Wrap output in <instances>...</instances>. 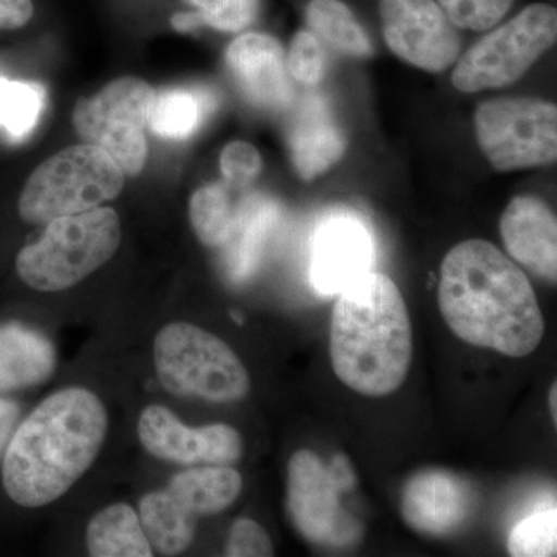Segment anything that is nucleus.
<instances>
[{
	"label": "nucleus",
	"mask_w": 557,
	"mask_h": 557,
	"mask_svg": "<svg viewBox=\"0 0 557 557\" xmlns=\"http://www.w3.org/2000/svg\"><path fill=\"white\" fill-rule=\"evenodd\" d=\"M556 39L555 7L533 3L461 54L453 84L467 94L511 86L555 46Z\"/></svg>",
	"instance_id": "8"
},
{
	"label": "nucleus",
	"mask_w": 557,
	"mask_h": 557,
	"mask_svg": "<svg viewBox=\"0 0 557 557\" xmlns=\"http://www.w3.org/2000/svg\"><path fill=\"white\" fill-rule=\"evenodd\" d=\"M139 522L150 545L163 556H177L193 544L197 520L166 493L156 491L139 502Z\"/></svg>",
	"instance_id": "21"
},
{
	"label": "nucleus",
	"mask_w": 557,
	"mask_h": 557,
	"mask_svg": "<svg viewBox=\"0 0 557 557\" xmlns=\"http://www.w3.org/2000/svg\"><path fill=\"white\" fill-rule=\"evenodd\" d=\"M138 437L150 456L185 467H231L244 456V438L236 429L222 423L189 428L160 405L143 410Z\"/></svg>",
	"instance_id": "12"
},
{
	"label": "nucleus",
	"mask_w": 557,
	"mask_h": 557,
	"mask_svg": "<svg viewBox=\"0 0 557 557\" xmlns=\"http://www.w3.org/2000/svg\"><path fill=\"white\" fill-rule=\"evenodd\" d=\"M442 10L458 28L483 32L494 27L515 0H438Z\"/></svg>",
	"instance_id": "28"
},
{
	"label": "nucleus",
	"mask_w": 557,
	"mask_h": 557,
	"mask_svg": "<svg viewBox=\"0 0 557 557\" xmlns=\"http://www.w3.org/2000/svg\"><path fill=\"white\" fill-rule=\"evenodd\" d=\"M226 65L249 101L282 109L293 101L287 57L281 44L265 33H245L226 49Z\"/></svg>",
	"instance_id": "15"
},
{
	"label": "nucleus",
	"mask_w": 557,
	"mask_h": 557,
	"mask_svg": "<svg viewBox=\"0 0 557 557\" xmlns=\"http://www.w3.org/2000/svg\"><path fill=\"white\" fill-rule=\"evenodd\" d=\"M35 14L33 0H0V30L25 27Z\"/></svg>",
	"instance_id": "32"
},
{
	"label": "nucleus",
	"mask_w": 557,
	"mask_h": 557,
	"mask_svg": "<svg viewBox=\"0 0 557 557\" xmlns=\"http://www.w3.org/2000/svg\"><path fill=\"white\" fill-rule=\"evenodd\" d=\"M500 236L512 259L548 284L557 282V220L537 197L509 201L500 219Z\"/></svg>",
	"instance_id": "16"
},
{
	"label": "nucleus",
	"mask_w": 557,
	"mask_h": 557,
	"mask_svg": "<svg viewBox=\"0 0 557 557\" xmlns=\"http://www.w3.org/2000/svg\"><path fill=\"white\" fill-rule=\"evenodd\" d=\"M373 240L361 220L332 215L317 231L311 282L322 295H336L372 269Z\"/></svg>",
	"instance_id": "14"
},
{
	"label": "nucleus",
	"mask_w": 557,
	"mask_h": 557,
	"mask_svg": "<svg viewBox=\"0 0 557 557\" xmlns=\"http://www.w3.org/2000/svg\"><path fill=\"white\" fill-rule=\"evenodd\" d=\"M153 361L164 391L211 403L239 401L251 381L233 348L207 330L174 322L157 333Z\"/></svg>",
	"instance_id": "6"
},
{
	"label": "nucleus",
	"mask_w": 557,
	"mask_h": 557,
	"mask_svg": "<svg viewBox=\"0 0 557 557\" xmlns=\"http://www.w3.org/2000/svg\"><path fill=\"white\" fill-rule=\"evenodd\" d=\"M401 518L429 537H448L463 530L475 509L478 491L467 479L446 469H423L405 483Z\"/></svg>",
	"instance_id": "13"
},
{
	"label": "nucleus",
	"mask_w": 557,
	"mask_h": 557,
	"mask_svg": "<svg viewBox=\"0 0 557 557\" xmlns=\"http://www.w3.org/2000/svg\"><path fill=\"white\" fill-rule=\"evenodd\" d=\"M226 556L270 557L274 556L273 544L265 528L252 519H237L231 527Z\"/></svg>",
	"instance_id": "31"
},
{
	"label": "nucleus",
	"mask_w": 557,
	"mask_h": 557,
	"mask_svg": "<svg viewBox=\"0 0 557 557\" xmlns=\"http://www.w3.org/2000/svg\"><path fill=\"white\" fill-rule=\"evenodd\" d=\"M108 426V410L94 392H54L14 429L3 450L7 496L24 508L57 502L94 465Z\"/></svg>",
	"instance_id": "2"
},
{
	"label": "nucleus",
	"mask_w": 557,
	"mask_h": 557,
	"mask_svg": "<svg viewBox=\"0 0 557 557\" xmlns=\"http://www.w3.org/2000/svg\"><path fill=\"white\" fill-rule=\"evenodd\" d=\"M228 183H208L189 200V220L194 233L209 248L225 247L233 239L240 212Z\"/></svg>",
	"instance_id": "23"
},
{
	"label": "nucleus",
	"mask_w": 557,
	"mask_h": 557,
	"mask_svg": "<svg viewBox=\"0 0 557 557\" xmlns=\"http://www.w3.org/2000/svg\"><path fill=\"white\" fill-rule=\"evenodd\" d=\"M87 549L94 557L153 556L138 515L127 504L110 505L90 520Z\"/></svg>",
	"instance_id": "20"
},
{
	"label": "nucleus",
	"mask_w": 557,
	"mask_h": 557,
	"mask_svg": "<svg viewBox=\"0 0 557 557\" xmlns=\"http://www.w3.org/2000/svg\"><path fill=\"white\" fill-rule=\"evenodd\" d=\"M17 418H20V408L14 403L0 399V454L9 445L11 435L16 429L14 426H16Z\"/></svg>",
	"instance_id": "33"
},
{
	"label": "nucleus",
	"mask_w": 557,
	"mask_h": 557,
	"mask_svg": "<svg viewBox=\"0 0 557 557\" xmlns=\"http://www.w3.org/2000/svg\"><path fill=\"white\" fill-rule=\"evenodd\" d=\"M306 17L311 33L332 49L355 58H368L373 53L369 36L341 0H310Z\"/></svg>",
	"instance_id": "24"
},
{
	"label": "nucleus",
	"mask_w": 557,
	"mask_h": 557,
	"mask_svg": "<svg viewBox=\"0 0 557 557\" xmlns=\"http://www.w3.org/2000/svg\"><path fill=\"white\" fill-rule=\"evenodd\" d=\"M354 485V472L344 456L333 463L310 449L289 458L287 512L296 531L322 547H351L362 536V525L341 504V493Z\"/></svg>",
	"instance_id": "7"
},
{
	"label": "nucleus",
	"mask_w": 557,
	"mask_h": 557,
	"mask_svg": "<svg viewBox=\"0 0 557 557\" xmlns=\"http://www.w3.org/2000/svg\"><path fill=\"white\" fill-rule=\"evenodd\" d=\"M549 412H552L553 421H557V387L556 381L553 383L552 388H549Z\"/></svg>",
	"instance_id": "35"
},
{
	"label": "nucleus",
	"mask_w": 557,
	"mask_h": 557,
	"mask_svg": "<svg viewBox=\"0 0 557 557\" xmlns=\"http://www.w3.org/2000/svg\"><path fill=\"white\" fill-rule=\"evenodd\" d=\"M475 137L500 172L547 166L557 159V108L539 98H498L475 110Z\"/></svg>",
	"instance_id": "10"
},
{
	"label": "nucleus",
	"mask_w": 557,
	"mask_h": 557,
	"mask_svg": "<svg viewBox=\"0 0 557 557\" xmlns=\"http://www.w3.org/2000/svg\"><path fill=\"white\" fill-rule=\"evenodd\" d=\"M153 97L156 90L146 81H110L94 97L76 102L73 126L89 145L109 153L126 177H135L148 160L146 127Z\"/></svg>",
	"instance_id": "9"
},
{
	"label": "nucleus",
	"mask_w": 557,
	"mask_h": 557,
	"mask_svg": "<svg viewBox=\"0 0 557 557\" xmlns=\"http://www.w3.org/2000/svg\"><path fill=\"white\" fill-rule=\"evenodd\" d=\"M242 475L231 467H193L171 479L166 493L194 520L219 515L240 496Z\"/></svg>",
	"instance_id": "19"
},
{
	"label": "nucleus",
	"mask_w": 557,
	"mask_h": 557,
	"mask_svg": "<svg viewBox=\"0 0 557 557\" xmlns=\"http://www.w3.org/2000/svg\"><path fill=\"white\" fill-rule=\"evenodd\" d=\"M44 95L38 84L0 79V126L11 137H27L38 124Z\"/></svg>",
	"instance_id": "25"
},
{
	"label": "nucleus",
	"mask_w": 557,
	"mask_h": 557,
	"mask_svg": "<svg viewBox=\"0 0 557 557\" xmlns=\"http://www.w3.org/2000/svg\"><path fill=\"white\" fill-rule=\"evenodd\" d=\"M172 27L180 33H189L197 30V28L203 27L199 13L193 11V13H177L171 17Z\"/></svg>",
	"instance_id": "34"
},
{
	"label": "nucleus",
	"mask_w": 557,
	"mask_h": 557,
	"mask_svg": "<svg viewBox=\"0 0 557 557\" xmlns=\"http://www.w3.org/2000/svg\"><path fill=\"white\" fill-rule=\"evenodd\" d=\"M293 164L304 180H313L343 159L346 138L322 98L309 95L288 131Z\"/></svg>",
	"instance_id": "17"
},
{
	"label": "nucleus",
	"mask_w": 557,
	"mask_h": 557,
	"mask_svg": "<svg viewBox=\"0 0 557 557\" xmlns=\"http://www.w3.org/2000/svg\"><path fill=\"white\" fill-rule=\"evenodd\" d=\"M509 555L515 557H549L557 555L556 508L533 512L512 528L508 537Z\"/></svg>",
	"instance_id": "26"
},
{
	"label": "nucleus",
	"mask_w": 557,
	"mask_h": 557,
	"mask_svg": "<svg viewBox=\"0 0 557 557\" xmlns=\"http://www.w3.org/2000/svg\"><path fill=\"white\" fill-rule=\"evenodd\" d=\"M324 47L321 40L309 30L296 33L287 57L289 76L306 86H317L325 75Z\"/></svg>",
	"instance_id": "29"
},
{
	"label": "nucleus",
	"mask_w": 557,
	"mask_h": 557,
	"mask_svg": "<svg viewBox=\"0 0 557 557\" xmlns=\"http://www.w3.org/2000/svg\"><path fill=\"white\" fill-rule=\"evenodd\" d=\"M54 368L57 351L46 336L17 322L0 327V392L44 383Z\"/></svg>",
	"instance_id": "18"
},
{
	"label": "nucleus",
	"mask_w": 557,
	"mask_h": 557,
	"mask_svg": "<svg viewBox=\"0 0 557 557\" xmlns=\"http://www.w3.org/2000/svg\"><path fill=\"white\" fill-rule=\"evenodd\" d=\"M412 357L408 307L391 277L369 271L339 292L330 359L341 383L364 397H386L405 384Z\"/></svg>",
	"instance_id": "3"
},
{
	"label": "nucleus",
	"mask_w": 557,
	"mask_h": 557,
	"mask_svg": "<svg viewBox=\"0 0 557 557\" xmlns=\"http://www.w3.org/2000/svg\"><path fill=\"white\" fill-rule=\"evenodd\" d=\"M383 35L403 61L438 73L460 57L456 25L434 0H380Z\"/></svg>",
	"instance_id": "11"
},
{
	"label": "nucleus",
	"mask_w": 557,
	"mask_h": 557,
	"mask_svg": "<svg viewBox=\"0 0 557 557\" xmlns=\"http://www.w3.org/2000/svg\"><path fill=\"white\" fill-rule=\"evenodd\" d=\"M199 13L207 27L223 33H239L258 20L260 0H185Z\"/></svg>",
	"instance_id": "27"
},
{
	"label": "nucleus",
	"mask_w": 557,
	"mask_h": 557,
	"mask_svg": "<svg viewBox=\"0 0 557 557\" xmlns=\"http://www.w3.org/2000/svg\"><path fill=\"white\" fill-rule=\"evenodd\" d=\"M438 307L457 338L505 357H528L544 338V317L533 285L486 240L461 242L446 255Z\"/></svg>",
	"instance_id": "1"
},
{
	"label": "nucleus",
	"mask_w": 557,
	"mask_h": 557,
	"mask_svg": "<svg viewBox=\"0 0 557 557\" xmlns=\"http://www.w3.org/2000/svg\"><path fill=\"white\" fill-rule=\"evenodd\" d=\"M214 109V98L207 91L166 89L156 91L149 110L148 127L168 139L190 137Z\"/></svg>",
	"instance_id": "22"
},
{
	"label": "nucleus",
	"mask_w": 557,
	"mask_h": 557,
	"mask_svg": "<svg viewBox=\"0 0 557 557\" xmlns=\"http://www.w3.org/2000/svg\"><path fill=\"white\" fill-rule=\"evenodd\" d=\"M124 180L126 175L104 150L89 143L70 146L32 172L17 200V211L27 223L79 214L116 199Z\"/></svg>",
	"instance_id": "5"
},
{
	"label": "nucleus",
	"mask_w": 557,
	"mask_h": 557,
	"mask_svg": "<svg viewBox=\"0 0 557 557\" xmlns=\"http://www.w3.org/2000/svg\"><path fill=\"white\" fill-rule=\"evenodd\" d=\"M263 161L259 150L247 141L230 143L220 156V170L223 178L233 188L251 185L262 172Z\"/></svg>",
	"instance_id": "30"
},
{
	"label": "nucleus",
	"mask_w": 557,
	"mask_h": 557,
	"mask_svg": "<svg viewBox=\"0 0 557 557\" xmlns=\"http://www.w3.org/2000/svg\"><path fill=\"white\" fill-rule=\"evenodd\" d=\"M121 236V220L112 208L51 220L38 242L21 249L17 274L38 292L67 289L108 263Z\"/></svg>",
	"instance_id": "4"
}]
</instances>
